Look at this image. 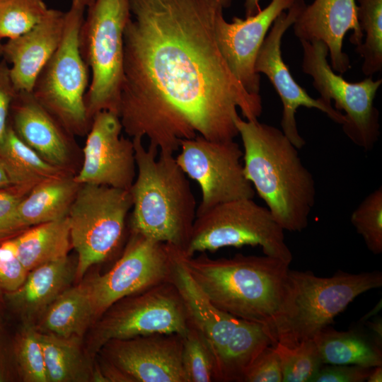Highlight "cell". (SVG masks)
<instances>
[{
    "label": "cell",
    "instance_id": "40",
    "mask_svg": "<svg viewBox=\"0 0 382 382\" xmlns=\"http://www.w3.org/2000/svg\"><path fill=\"white\" fill-rule=\"evenodd\" d=\"M260 1V0H245V17L255 15L261 11Z\"/></svg>",
    "mask_w": 382,
    "mask_h": 382
},
{
    "label": "cell",
    "instance_id": "43",
    "mask_svg": "<svg viewBox=\"0 0 382 382\" xmlns=\"http://www.w3.org/2000/svg\"><path fill=\"white\" fill-rule=\"evenodd\" d=\"M95 0H71V6L86 9Z\"/></svg>",
    "mask_w": 382,
    "mask_h": 382
},
{
    "label": "cell",
    "instance_id": "19",
    "mask_svg": "<svg viewBox=\"0 0 382 382\" xmlns=\"http://www.w3.org/2000/svg\"><path fill=\"white\" fill-rule=\"evenodd\" d=\"M292 26L299 40H318L327 45L330 66L340 74L350 69L349 58L342 51L346 33L352 30L349 41L356 46L364 37L355 0H315L306 5Z\"/></svg>",
    "mask_w": 382,
    "mask_h": 382
},
{
    "label": "cell",
    "instance_id": "34",
    "mask_svg": "<svg viewBox=\"0 0 382 382\" xmlns=\"http://www.w3.org/2000/svg\"><path fill=\"white\" fill-rule=\"evenodd\" d=\"M16 355L25 381L49 382L38 330L32 325H27L18 339Z\"/></svg>",
    "mask_w": 382,
    "mask_h": 382
},
{
    "label": "cell",
    "instance_id": "4",
    "mask_svg": "<svg viewBox=\"0 0 382 382\" xmlns=\"http://www.w3.org/2000/svg\"><path fill=\"white\" fill-rule=\"evenodd\" d=\"M137 175L129 190L131 231L169 244L183 253L196 217L197 202L185 173L173 154L132 139Z\"/></svg>",
    "mask_w": 382,
    "mask_h": 382
},
{
    "label": "cell",
    "instance_id": "15",
    "mask_svg": "<svg viewBox=\"0 0 382 382\" xmlns=\"http://www.w3.org/2000/svg\"><path fill=\"white\" fill-rule=\"evenodd\" d=\"M306 5L304 0H294L287 12L283 11L276 18L260 48L255 64L256 72L266 75L278 93L282 103V131L298 149L306 144L297 127L298 108H316L338 124L345 122L343 113L334 108L332 103L321 98L310 96L294 80L283 60L281 51L283 35Z\"/></svg>",
    "mask_w": 382,
    "mask_h": 382
},
{
    "label": "cell",
    "instance_id": "42",
    "mask_svg": "<svg viewBox=\"0 0 382 382\" xmlns=\"http://www.w3.org/2000/svg\"><path fill=\"white\" fill-rule=\"evenodd\" d=\"M368 382H381L382 381V366L372 368L366 380Z\"/></svg>",
    "mask_w": 382,
    "mask_h": 382
},
{
    "label": "cell",
    "instance_id": "28",
    "mask_svg": "<svg viewBox=\"0 0 382 382\" xmlns=\"http://www.w3.org/2000/svg\"><path fill=\"white\" fill-rule=\"evenodd\" d=\"M49 382L92 381L93 366L85 356L81 337H60L38 331Z\"/></svg>",
    "mask_w": 382,
    "mask_h": 382
},
{
    "label": "cell",
    "instance_id": "35",
    "mask_svg": "<svg viewBox=\"0 0 382 382\" xmlns=\"http://www.w3.org/2000/svg\"><path fill=\"white\" fill-rule=\"evenodd\" d=\"M28 273L18 257L13 237L0 241V292L6 294L18 289Z\"/></svg>",
    "mask_w": 382,
    "mask_h": 382
},
{
    "label": "cell",
    "instance_id": "32",
    "mask_svg": "<svg viewBox=\"0 0 382 382\" xmlns=\"http://www.w3.org/2000/svg\"><path fill=\"white\" fill-rule=\"evenodd\" d=\"M356 231L374 254L382 253V187L369 193L353 211L350 218Z\"/></svg>",
    "mask_w": 382,
    "mask_h": 382
},
{
    "label": "cell",
    "instance_id": "27",
    "mask_svg": "<svg viewBox=\"0 0 382 382\" xmlns=\"http://www.w3.org/2000/svg\"><path fill=\"white\" fill-rule=\"evenodd\" d=\"M0 161L12 186L28 192L42 182L66 175L63 168L48 163L23 142L9 124L0 144Z\"/></svg>",
    "mask_w": 382,
    "mask_h": 382
},
{
    "label": "cell",
    "instance_id": "24",
    "mask_svg": "<svg viewBox=\"0 0 382 382\" xmlns=\"http://www.w3.org/2000/svg\"><path fill=\"white\" fill-rule=\"evenodd\" d=\"M313 339L324 364L382 366L381 339L361 329L337 331L328 326Z\"/></svg>",
    "mask_w": 382,
    "mask_h": 382
},
{
    "label": "cell",
    "instance_id": "36",
    "mask_svg": "<svg viewBox=\"0 0 382 382\" xmlns=\"http://www.w3.org/2000/svg\"><path fill=\"white\" fill-rule=\"evenodd\" d=\"M243 382H282L280 359L273 345L265 347L255 359Z\"/></svg>",
    "mask_w": 382,
    "mask_h": 382
},
{
    "label": "cell",
    "instance_id": "25",
    "mask_svg": "<svg viewBox=\"0 0 382 382\" xmlns=\"http://www.w3.org/2000/svg\"><path fill=\"white\" fill-rule=\"evenodd\" d=\"M96 322L88 280L63 291L42 315L38 331L82 337Z\"/></svg>",
    "mask_w": 382,
    "mask_h": 382
},
{
    "label": "cell",
    "instance_id": "6",
    "mask_svg": "<svg viewBox=\"0 0 382 382\" xmlns=\"http://www.w3.org/2000/svg\"><path fill=\"white\" fill-rule=\"evenodd\" d=\"M289 285L280 315L270 330L274 342L288 347L313 339L358 296L382 286L379 271L330 277L311 271H289Z\"/></svg>",
    "mask_w": 382,
    "mask_h": 382
},
{
    "label": "cell",
    "instance_id": "33",
    "mask_svg": "<svg viewBox=\"0 0 382 382\" xmlns=\"http://www.w3.org/2000/svg\"><path fill=\"white\" fill-rule=\"evenodd\" d=\"M182 361L187 382L214 381L212 353L190 320L188 330L183 337Z\"/></svg>",
    "mask_w": 382,
    "mask_h": 382
},
{
    "label": "cell",
    "instance_id": "31",
    "mask_svg": "<svg viewBox=\"0 0 382 382\" xmlns=\"http://www.w3.org/2000/svg\"><path fill=\"white\" fill-rule=\"evenodd\" d=\"M48 9L43 0H0V40L27 33L42 21Z\"/></svg>",
    "mask_w": 382,
    "mask_h": 382
},
{
    "label": "cell",
    "instance_id": "9",
    "mask_svg": "<svg viewBox=\"0 0 382 382\" xmlns=\"http://www.w3.org/2000/svg\"><path fill=\"white\" fill-rule=\"evenodd\" d=\"M284 231L270 210L253 198L233 199L196 215L183 253L194 256L196 253L214 252L224 247L260 245L265 255L290 264L292 254Z\"/></svg>",
    "mask_w": 382,
    "mask_h": 382
},
{
    "label": "cell",
    "instance_id": "39",
    "mask_svg": "<svg viewBox=\"0 0 382 382\" xmlns=\"http://www.w3.org/2000/svg\"><path fill=\"white\" fill-rule=\"evenodd\" d=\"M16 93L8 63L3 59L0 61V144L8 127L11 107Z\"/></svg>",
    "mask_w": 382,
    "mask_h": 382
},
{
    "label": "cell",
    "instance_id": "13",
    "mask_svg": "<svg viewBox=\"0 0 382 382\" xmlns=\"http://www.w3.org/2000/svg\"><path fill=\"white\" fill-rule=\"evenodd\" d=\"M179 151L177 163L200 187L196 215L223 202L253 198L255 190L241 163L243 150L234 140L216 141L197 135L182 140Z\"/></svg>",
    "mask_w": 382,
    "mask_h": 382
},
{
    "label": "cell",
    "instance_id": "29",
    "mask_svg": "<svg viewBox=\"0 0 382 382\" xmlns=\"http://www.w3.org/2000/svg\"><path fill=\"white\" fill-rule=\"evenodd\" d=\"M357 18L365 39L356 51L364 59L361 70L372 76L382 69V0H357Z\"/></svg>",
    "mask_w": 382,
    "mask_h": 382
},
{
    "label": "cell",
    "instance_id": "38",
    "mask_svg": "<svg viewBox=\"0 0 382 382\" xmlns=\"http://www.w3.org/2000/svg\"><path fill=\"white\" fill-rule=\"evenodd\" d=\"M371 369L357 365L323 364L311 382H364Z\"/></svg>",
    "mask_w": 382,
    "mask_h": 382
},
{
    "label": "cell",
    "instance_id": "14",
    "mask_svg": "<svg viewBox=\"0 0 382 382\" xmlns=\"http://www.w3.org/2000/svg\"><path fill=\"white\" fill-rule=\"evenodd\" d=\"M175 248L131 231L112 267L88 280L96 321L117 301L169 280Z\"/></svg>",
    "mask_w": 382,
    "mask_h": 382
},
{
    "label": "cell",
    "instance_id": "8",
    "mask_svg": "<svg viewBox=\"0 0 382 382\" xmlns=\"http://www.w3.org/2000/svg\"><path fill=\"white\" fill-rule=\"evenodd\" d=\"M85 9L71 6L66 12L61 42L38 74L31 93L69 133L89 130L86 94L91 77L79 48V32Z\"/></svg>",
    "mask_w": 382,
    "mask_h": 382
},
{
    "label": "cell",
    "instance_id": "2",
    "mask_svg": "<svg viewBox=\"0 0 382 382\" xmlns=\"http://www.w3.org/2000/svg\"><path fill=\"white\" fill-rule=\"evenodd\" d=\"M243 144V172L284 230L301 232L316 201L312 173L284 132L257 119L236 120Z\"/></svg>",
    "mask_w": 382,
    "mask_h": 382
},
{
    "label": "cell",
    "instance_id": "23",
    "mask_svg": "<svg viewBox=\"0 0 382 382\" xmlns=\"http://www.w3.org/2000/svg\"><path fill=\"white\" fill-rule=\"evenodd\" d=\"M79 186L66 175L34 186L15 209L13 217L18 231L66 217Z\"/></svg>",
    "mask_w": 382,
    "mask_h": 382
},
{
    "label": "cell",
    "instance_id": "46",
    "mask_svg": "<svg viewBox=\"0 0 382 382\" xmlns=\"http://www.w3.org/2000/svg\"><path fill=\"white\" fill-rule=\"evenodd\" d=\"M2 381V378H1V374H0V381Z\"/></svg>",
    "mask_w": 382,
    "mask_h": 382
},
{
    "label": "cell",
    "instance_id": "21",
    "mask_svg": "<svg viewBox=\"0 0 382 382\" xmlns=\"http://www.w3.org/2000/svg\"><path fill=\"white\" fill-rule=\"evenodd\" d=\"M8 124L18 137L44 160L64 168L69 158L64 134L67 131L30 92L17 91Z\"/></svg>",
    "mask_w": 382,
    "mask_h": 382
},
{
    "label": "cell",
    "instance_id": "22",
    "mask_svg": "<svg viewBox=\"0 0 382 382\" xmlns=\"http://www.w3.org/2000/svg\"><path fill=\"white\" fill-rule=\"evenodd\" d=\"M76 265L67 257L45 263L28 272L23 284L5 294L10 305L25 320L42 316L48 306L76 279Z\"/></svg>",
    "mask_w": 382,
    "mask_h": 382
},
{
    "label": "cell",
    "instance_id": "3",
    "mask_svg": "<svg viewBox=\"0 0 382 382\" xmlns=\"http://www.w3.org/2000/svg\"><path fill=\"white\" fill-rule=\"evenodd\" d=\"M180 257L212 305L236 318L262 324L270 332L286 296L289 263L266 255L212 259L204 253L194 257L181 251Z\"/></svg>",
    "mask_w": 382,
    "mask_h": 382
},
{
    "label": "cell",
    "instance_id": "18",
    "mask_svg": "<svg viewBox=\"0 0 382 382\" xmlns=\"http://www.w3.org/2000/svg\"><path fill=\"white\" fill-rule=\"evenodd\" d=\"M294 0H272L255 15L227 22L223 13L216 21L219 50L236 79L251 94L259 95L260 76L255 69L257 53L276 18L289 9Z\"/></svg>",
    "mask_w": 382,
    "mask_h": 382
},
{
    "label": "cell",
    "instance_id": "41",
    "mask_svg": "<svg viewBox=\"0 0 382 382\" xmlns=\"http://www.w3.org/2000/svg\"><path fill=\"white\" fill-rule=\"evenodd\" d=\"M13 187L10 178L0 161V190Z\"/></svg>",
    "mask_w": 382,
    "mask_h": 382
},
{
    "label": "cell",
    "instance_id": "5",
    "mask_svg": "<svg viewBox=\"0 0 382 382\" xmlns=\"http://www.w3.org/2000/svg\"><path fill=\"white\" fill-rule=\"evenodd\" d=\"M175 248L169 280L186 306L190 320L208 346L214 381L243 382L252 362L274 340L267 328L228 314L212 305L188 273Z\"/></svg>",
    "mask_w": 382,
    "mask_h": 382
},
{
    "label": "cell",
    "instance_id": "30",
    "mask_svg": "<svg viewBox=\"0 0 382 382\" xmlns=\"http://www.w3.org/2000/svg\"><path fill=\"white\" fill-rule=\"evenodd\" d=\"M281 362L282 382H311L323 364L313 339L288 347L276 342Z\"/></svg>",
    "mask_w": 382,
    "mask_h": 382
},
{
    "label": "cell",
    "instance_id": "17",
    "mask_svg": "<svg viewBox=\"0 0 382 382\" xmlns=\"http://www.w3.org/2000/svg\"><path fill=\"white\" fill-rule=\"evenodd\" d=\"M183 344L180 334L154 333L111 340L101 349L105 358L132 382H187Z\"/></svg>",
    "mask_w": 382,
    "mask_h": 382
},
{
    "label": "cell",
    "instance_id": "16",
    "mask_svg": "<svg viewBox=\"0 0 382 382\" xmlns=\"http://www.w3.org/2000/svg\"><path fill=\"white\" fill-rule=\"evenodd\" d=\"M117 114L102 110L92 118L83 148V162L74 180L129 190L137 175L132 139L122 134Z\"/></svg>",
    "mask_w": 382,
    "mask_h": 382
},
{
    "label": "cell",
    "instance_id": "12",
    "mask_svg": "<svg viewBox=\"0 0 382 382\" xmlns=\"http://www.w3.org/2000/svg\"><path fill=\"white\" fill-rule=\"evenodd\" d=\"M303 48V72L313 79V86L322 99L345 112L342 125L345 135L365 151L371 150L380 135L379 111L374 101L382 79L368 76L349 82L328 64V49L322 41L300 40Z\"/></svg>",
    "mask_w": 382,
    "mask_h": 382
},
{
    "label": "cell",
    "instance_id": "7",
    "mask_svg": "<svg viewBox=\"0 0 382 382\" xmlns=\"http://www.w3.org/2000/svg\"><path fill=\"white\" fill-rule=\"evenodd\" d=\"M87 8L79 32V48L91 72L85 100L92 120L102 110L118 115L123 36L130 11L129 0H95Z\"/></svg>",
    "mask_w": 382,
    "mask_h": 382
},
{
    "label": "cell",
    "instance_id": "20",
    "mask_svg": "<svg viewBox=\"0 0 382 382\" xmlns=\"http://www.w3.org/2000/svg\"><path fill=\"white\" fill-rule=\"evenodd\" d=\"M66 12L49 8L42 21L27 33L3 43L1 55L9 63L17 91L31 92L35 81L62 39Z\"/></svg>",
    "mask_w": 382,
    "mask_h": 382
},
{
    "label": "cell",
    "instance_id": "26",
    "mask_svg": "<svg viewBox=\"0 0 382 382\" xmlns=\"http://www.w3.org/2000/svg\"><path fill=\"white\" fill-rule=\"evenodd\" d=\"M19 260L28 272L67 257L71 246L66 217L33 226L13 237Z\"/></svg>",
    "mask_w": 382,
    "mask_h": 382
},
{
    "label": "cell",
    "instance_id": "45",
    "mask_svg": "<svg viewBox=\"0 0 382 382\" xmlns=\"http://www.w3.org/2000/svg\"><path fill=\"white\" fill-rule=\"evenodd\" d=\"M2 45H3V43L1 42V40H0V55H1V51Z\"/></svg>",
    "mask_w": 382,
    "mask_h": 382
},
{
    "label": "cell",
    "instance_id": "11",
    "mask_svg": "<svg viewBox=\"0 0 382 382\" xmlns=\"http://www.w3.org/2000/svg\"><path fill=\"white\" fill-rule=\"evenodd\" d=\"M96 323L89 343L91 355L111 340L154 333L184 337L190 318L180 294L168 280L117 301Z\"/></svg>",
    "mask_w": 382,
    "mask_h": 382
},
{
    "label": "cell",
    "instance_id": "37",
    "mask_svg": "<svg viewBox=\"0 0 382 382\" xmlns=\"http://www.w3.org/2000/svg\"><path fill=\"white\" fill-rule=\"evenodd\" d=\"M28 191L11 187L0 190V241L12 238L19 233L14 221V212Z\"/></svg>",
    "mask_w": 382,
    "mask_h": 382
},
{
    "label": "cell",
    "instance_id": "44",
    "mask_svg": "<svg viewBox=\"0 0 382 382\" xmlns=\"http://www.w3.org/2000/svg\"><path fill=\"white\" fill-rule=\"evenodd\" d=\"M224 8H228L232 2V0H220Z\"/></svg>",
    "mask_w": 382,
    "mask_h": 382
},
{
    "label": "cell",
    "instance_id": "1",
    "mask_svg": "<svg viewBox=\"0 0 382 382\" xmlns=\"http://www.w3.org/2000/svg\"><path fill=\"white\" fill-rule=\"evenodd\" d=\"M129 3L118 107L127 135L173 154L197 135L234 140L238 109L247 120L260 117V95L245 89L219 50L220 0Z\"/></svg>",
    "mask_w": 382,
    "mask_h": 382
},
{
    "label": "cell",
    "instance_id": "10",
    "mask_svg": "<svg viewBox=\"0 0 382 382\" xmlns=\"http://www.w3.org/2000/svg\"><path fill=\"white\" fill-rule=\"evenodd\" d=\"M132 207L129 190L93 184L80 185L67 218L71 246L78 255L76 279L100 263L119 247Z\"/></svg>",
    "mask_w": 382,
    "mask_h": 382
}]
</instances>
